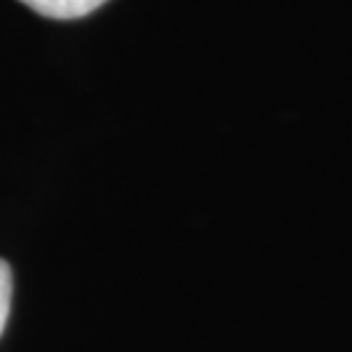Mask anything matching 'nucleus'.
Here are the masks:
<instances>
[{
    "instance_id": "1",
    "label": "nucleus",
    "mask_w": 352,
    "mask_h": 352,
    "mask_svg": "<svg viewBox=\"0 0 352 352\" xmlns=\"http://www.w3.org/2000/svg\"><path fill=\"white\" fill-rule=\"evenodd\" d=\"M19 3L28 5L41 16L58 19V21H69V19H80L87 16L108 0H19Z\"/></svg>"
},
{
    "instance_id": "2",
    "label": "nucleus",
    "mask_w": 352,
    "mask_h": 352,
    "mask_svg": "<svg viewBox=\"0 0 352 352\" xmlns=\"http://www.w3.org/2000/svg\"><path fill=\"white\" fill-rule=\"evenodd\" d=\"M12 291H14V281H12V267L5 258H0V336L5 332L7 318H10V307H12Z\"/></svg>"
}]
</instances>
